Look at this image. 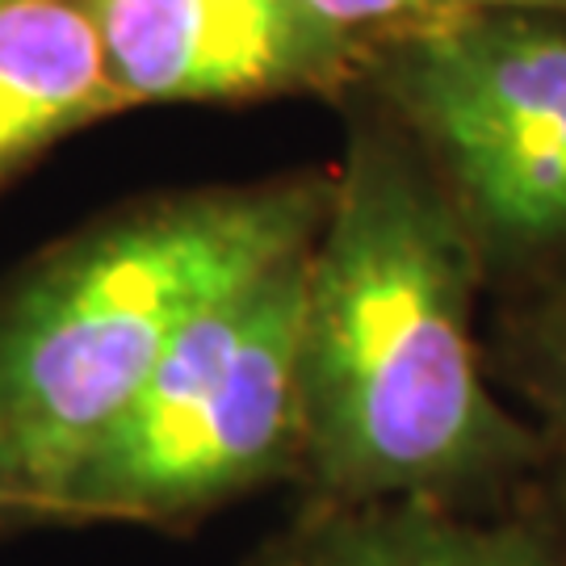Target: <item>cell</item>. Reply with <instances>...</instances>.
Listing matches in <instances>:
<instances>
[{
  "instance_id": "6da1fadb",
  "label": "cell",
  "mask_w": 566,
  "mask_h": 566,
  "mask_svg": "<svg viewBox=\"0 0 566 566\" xmlns=\"http://www.w3.org/2000/svg\"><path fill=\"white\" fill-rule=\"evenodd\" d=\"M298 324L306 504H500L546 479L479 336L483 277L432 172L348 93Z\"/></svg>"
},
{
  "instance_id": "7a4b0ae2",
  "label": "cell",
  "mask_w": 566,
  "mask_h": 566,
  "mask_svg": "<svg viewBox=\"0 0 566 566\" xmlns=\"http://www.w3.org/2000/svg\"><path fill=\"white\" fill-rule=\"evenodd\" d=\"M332 168L164 189L67 231L0 290V521L42 525L185 327L319 235Z\"/></svg>"
},
{
  "instance_id": "3957f363",
  "label": "cell",
  "mask_w": 566,
  "mask_h": 566,
  "mask_svg": "<svg viewBox=\"0 0 566 566\" xmlns=\"http://www.w3.org/2000/svg\"><path fill=\"white\" fill-rule=\"evenodd\" d=\"M348 93L416 147L491 303L566 294V13L507 9L365 39Z\"/></svg>"
},
{
  "instance_id": "277c9868",
  "label": "cell",
  "mask_w": 566,
  "mask_h": 566,
  "mask_svg": "<svg viewBox=\"0 0 566 566\" xmlns=\"http://www.w3.org/2000/svg\"><path fill=\"white\" fill-rule=\"evenodd\" d=\"M311 243L185 327L67 474L42 525L177 528L261 486L298 483V324Z\"/></svg>"
},
{
  "instance_id": "5b68a950",
  "label": "cell",
  "mask_w": 566,
  "mask_h": 566,
  "mask_svg": "<svg viewBox=\"0 0 566 566\" xmlns=\"http://www.w3.org/2000/svg\"><path fill=\"white\" fill-rule=\"evenodd\" d=\"M126 109L340 105L361 42L306 0H84Z\"/></svg>"
},
{
  "instance_id": "8992f818",
  "label": "cell",
  "mask_w": 566,
  "mask_h": 566,
  "mask_svg": "<svg viewBox=\"0 0 566 566\" xmlns=\"http://www.w3.org/2000/svg\"><path fill=\"white\" fill-rule=\"evenodd\" d=\"M243 566H566V507L546 479L500 504H306Z\"/></svg>"
},
{
  "instance_id": "52a82bcc",
  "label": "cell",
  "mask_w": 566,
  "mask_h": 566,
  "mask_svg": "<svg viewBox=\"0 0 566 566\" xmlns=\"http://www.w3.org/2000/svg\"><path fill=\"white\" fill-rule=\"evenodd\" d=\"M122 114L84 0H0V198L63 139Z\"/></svg>"
},
{
  "instance_id": "ba28073f",
  "label": "cell",
  "mask_w": 566,
  "mask_h": 566,
  "mask_svg": "<svg viewBox=\"0 0 566 566\" xmlns=\"http://www.w3.org/2000/svg\"><path fill=\"white\" fill-rule=\"evenodd\" d=\"M486 361L546 449V483L566 507V294L491 303Z\"/></svg>"
},
{
  "instance_id": "9c48e42d",
  "label": "cell",
  "mask_w": 566,
  "mask_h": 566,
  "mask_svg": "<svg viewBox=\"0 0 566 566\" xmlns=\"http://www.w3.org/2000/svg\"><path fill=\"white\" fill-rule=\"evenodd\" d=\"M306 4L319 9L336 30L353 34L357 42L437 21L474 18V13H507V9L566 13V0H306Z\"/></svg>"
}]
</instances>
